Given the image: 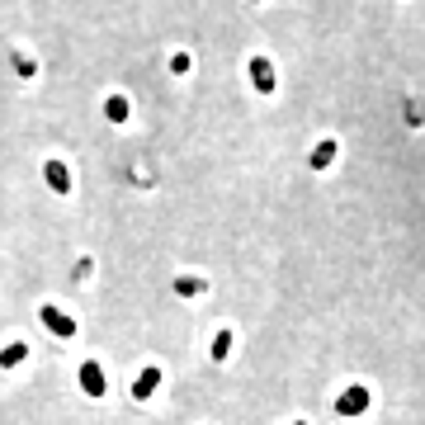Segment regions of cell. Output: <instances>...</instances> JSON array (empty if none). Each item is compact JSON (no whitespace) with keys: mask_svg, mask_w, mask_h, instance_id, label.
Segmentation results:
<instances>
[{"mask_svg":"<svg viewBox=\"0 0 425 425\" xmlns=\"http://www.w3.org/2000/svg\"><path fill=\"white\" fill-rule=\"evenodd\" d=\"M43 321H47V331H52L57 340H71V335H76V321H71L66 312H57L52 302H43Z\"/></svg>","mask_w":425,"mask_h":425,"instance_id":"1","label":"cell"},{"mask_svg":"<svg viewBox=\"0 0 425 425\" xmlns=\"http://www.w3.org/2000/svg\"><path fill=\"white\" fill-rule=\"evenodd\" d=\"M80 388H85V393L90 397H104V388H109V378H104V369H99V364H80Z\"/></svg>","mask_w":425,"mask_h":425,"instance_id":"2","label":"cell"},{"mask_svg":"<svg viewBox=\"0 0 425 425\" xmlns=\"http://www.w3.org/2000/svg\"><path fill=\"white\" fill-rule=\"evenodd\" d=\"M156 383H161V369L152 364V369H142L137 378H133V402H147V397L156 393Z\"/></svg>","mask_w":425,"mask_h":425,"instance_id":"3","label":"cell"},{"mask_svg":"<svg viewBox=\"0 0 425 425\" xmlns=\"http://www.w3.org/2000/svg\"><path fill=\"white\" fill-rule=\"evenodd\" d=\"M43 175H47V185H52V194H71V171H66L57 156L43 166Z\"/></svg>","mask_w":425,"mask_h":425,"instance_id":"4","label":"cell"},{"mask_svg":"<svg viewBox=\"0 0 425 425\" xmlns=\"http://www.w3.org/2000/svg\"><path fill=\"white\" fill-rule=\"evenodd\" d=\"M251 80H255V90L260 94H269L274 90V66H269L265 57H251Z\"/></svg>","mask_w":425,"mask_h":425,"instance_id":"5","label":"cell"},{"mask_svg":"<svg viewBox=\"0 0 425 425\" xmlns=\"http://www.w3.org/2000/svg\"><path fill=\"white\" fill-rule=\"evenodd\" d=\"M24 355H29V340H10V345L0 350V369L10 374V369H19L24 364Z\"/></svg>","mask_w":425,"mask_h":425,"instance_id":"6","label":"cell"},{"mask_svg":"<svg viewBox=\"0 0 425 425\" xmlns=\"http://www.w3.org/2000/svg\"><path fill=\"white\" fill-rule=\"evenodd\" d=\"M175 293H180V298H204L208 283H204V279H194V274H180V279H175Z\"/></svg>","mask_w":425,"mask_h":425,"instance_id":"7","label":"cell"},{"mask_svg":"<svg viewBox=\"0 0 425 425\" xmlns=\"http://www.w3.org/2000/svg\"><path fill=\"white\" fill-rule=\"evenodd\" d=\"M335 152H340V147H335V142H316V147H312V171H326V166H331V161H335Z\"/></svg>","mask_w":425,"mask_h":425,"instance_id":"8","label":"cell"},{"mask_svg":"<svg viewBox=\"0 0 425 425\" xmlns=\"http://www.w3.org/2000/svg\"><path fill=\"white\" fill-rule=\"evenodd\" d=\"M104 118H109V123H128V99L123 94H109V99H104Z\"/></svg>","mask_w":425,"mask_h":425,"instance_id":"9","label":"cell"},{"mask_svg":"<svg viewBox=\"0 0 425 425\" xmlns=\"http://www.w3.org/2000/svg\"><path fill=\"white\" fill-rule=\"evenodd\" d=\"M227 355H232V331H218L213 335V364H222Z\"/></svg>","mask_w":425,"mask_h":425,"instance_id":"10","label":"cell"},{"mask_svg":"<svg viewBox=\"0 0 425 425\" xmlns=\"http://www.w3.org/2000/svg\"><path fill=\"white\" fill-rule=\"evenodd\" d=\"M171 71H175V76H185V71H189V57H185V52H175V57H171Z\"/></svg>","mask_w":425,"mask_h":425,"instance_id":"11","label":"cell"},{"mask_svg":"<svg viewBox=\"0 0 425 425\" xmlns=\"http://www.w3.org/2000/svg\"><path fill=\"white\" fill-rule=\"evenodd\" d=\"M293 425H307V421H293Z\"/></svg>","mask_w":425,"mask_h":425,"instance_id":"12","label":"cell"}]
</instances>
